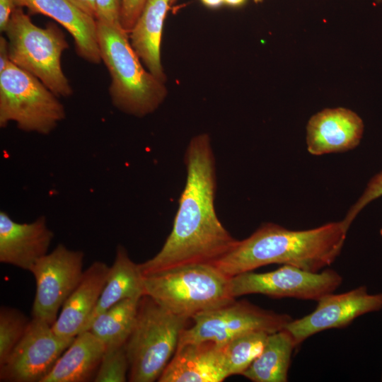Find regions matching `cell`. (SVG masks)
<instances>
[{"mask_svg":"<svg viewBox=\"0 0 382 382\" xmlns=\"http://www.w3.org/2000/svg\"><path fill=\"white\" fill-rule=\"evenodd\" d=\"M184 161L186 180L173 228L161 250L139 264L144 276L187 265H214L238 241L222 225L215 210L216 160L209 134L190 139Z\"/></svg>","mask_w":382,"mask_h":382,"instance_id":"1","label":"cell"},{"mask_svg":"<svg viewBox=\"0 0 382 382\" xmlns=\"http://www.w3.org/2000/svg\"><path fill=\"white\" fill-rule=\"evenodd\" d=\"M348 229L343 221L303 231L265 223L213 265L228 278L274 263L320 272L339 256Z\"/></svg>","mask_w":382,"mask_h":382,"instance_id":"2","label":"cell"},{"mask_svg":"<svg viewBox=\"0 0 382 382\" xmlns=\"http://www.w3.org/2000/svg\"><path fill=\"white\" fill-rule=\"evenodd\" d=\"M97 30L101 59L110 77L112 105L138 117L154 112L167 96L164 83L144 68L120 24L97 21Z\"/></svg>","mask_w":382,"mask_h":382,"instance_id":"3","label":"cell"},{"mask_svg":"<svg viewBox=\"0 0 382 382\" xmlns=\"http://www.w3.org/2000/svg\"><path fill=\"white\" fill-rule=\"evenodd\" d=\"M144 295L187 319L233 300L229 278L214 265L193 264L144 276Z\"/></svg>","mask_w":382,"mask_h":382,"instance_id":"4","label":"cell"},{"mask_svg":"<svg viewBox=\"0 0 382 382\" xmlns=\"http://www.w3.org/2000/svg\"><path fill=\"white\" fill-rule=\"evenodd\" d=\"M4 33L13 64L37 77L58 97L73 94L61 63L69 44L58 25L49 22L39 27L23 8L16 7Z\"/></svg>","mask_w":382,"mask_h":382,"instance_id":"5","label":"cell"},{"mask_svg":"<svg viewBox=\"0 0 382 382\" xmlns=\"http://www.w3.org/2000/svg\"><path fill=\"white\" fill-rule=\"evenodd\" d=\"M188 320L168 311L151 297L141 296L132 332L125 345L129 381L158 379L175 354Z\"/></svg>","mask_w":382,"mask_h":382,"instance_id":"6","label":"cell"},{"mask_svg":"<svg viewBox=\"0 0 382 382\" xmlns=\"http://www.w3.org/2000/svg\"><path fill=\"white\" fill-rule=\"evenodd\" d=\"M59 97L11 62L0 72V127L47 135L66 117Z\"/></svg>","mask_w":382,"mask_h":382,"instance_id":"7","label":"cell"},{"mask_svg":"<svg viewBox=\"0 0 382 382\" xmlns=\"http://www.w3.org/2000/svg\"><path fill=\"white\" fill-rule=\"evenodd\" d=\"M192 319L193 324L183 330L178 347L202 342H213L223 346L231 339L250 331L263 330L272 333L283 330L293 320L287 314L236 300L199 313Z\"/></svg>","mask_w":382,"mask_h":382,"instance_id":"8","label":"cell"},{"mask_svg":"<svg viewBox=\"0 0 382 382\" xmlns=\"http://www.w3.org/2000/svg\"><path fill=\"white\" fill-rule=\"evenodd\" d=\"M342 282V276L333 270L314 272L283 265L267 272L249 271L231 277L229 288L233 298L257 294L274 298L290 297L318 301L335 291Z\"/></svg>","mask_w":382,"mask_h":382,"instance_id":"9","label":"cell"},{"mask_svg":"<svg viewBox=\"0 0 382 382\" xmlns=\"http://www.w3.org/2000/svg\"><path fill=\"white\" fill-rule=\"evenodd\" d=\"M84 253L58 244L50 253L40 258L31 267L36 291L32 318L52 325L59 310L80 282Z\"/></svg>","mask_w":382,"mask_h":382,"instance_id":"10","label":"cell"},{"mask_svg":"<svg viewBox=\"0 0 382 382\" xmlns=\"http://www.w3.org/2000/svg\"><path fill=\"white\" fill-rule=\"evenodd\" d=\"M74 338L60 337L51 325L32 318L23 336L0 366V381L41 382Z\"/></svg>","mask_w":382,"mask_h":382,"instance_id":"11","label":"cell"},{"mask_svg":"<svg viewBox=\"0 0 382 382\" xmlns=\"http://www.w3.org/2000/svg\"><path fill=\"white\" fill-rule=\"evenodd\" d=\"M382 308V293L371 294L366 286L349 291L326 294L318 301L316 309L301 318L292 320L286 329L296 346L319 332L341 328L364 314Z\"/></svg>","mask_w":382,"mask_h":382,"instance_id":"12","label":"cell"},{"mask_svg":"<svg viewBox=\"0 0 382 382\" xmlns=\"http://www.w3.org/2000/svg\"><path fill=\"white\" fill-rule=\"evenodd\" d=\"M54 238L45 216L30 223H18L0 212V262L30 271L48 253Z\"/></svg>","mask_w":382,"mask_h":382,"instance_id":"13","label":"cell"},{"mask_svg":"<svg viewBox=\"0 0 382 382\" xmlns=\"http://www.w3.org/2000/svg\"><path fill=\"white\" fill-rule=\"evenodd\" d=\"M363 132V121L352 110L345 108H326L308 120L307 149L316 156L347 151L359 145Z\"/></svg>","mask_w":382,"mask_h":382,"instance_id":"14","label":"cell"},{"mask_svg":"<svg viewBox=\"0 0 382 382\" xmlns=\"http://www.w3.org/2000/svg\"><path fill=\"white\" fill-rule=\"evenodd\" d=\"M230 376L222 346L213 342L177 347L159 382H221Z\"/></svg>","mask_w":382,"mask_h":382,"instance_id":"15","label":"cell"},{"mask_svg":"<svg viewBox=\"0 0 382 382\" xmlns=\"http://www.w3.org/2000/svg\"><path fill=\"white\" fill-rule=\"evenodd\" d=\"M16 7L26 8L29 15L48 16L72 36L76 54L85 61L102 62L98 40L97 21L69 0H14Z\"/></svg>","mask_w":382,"mask_h":382,"instance_id":"16","label":"cell"},{"mask_svg":"<svg viewBox=\"0 0 382 382\" xmlns=\"http://www.w3.org/2000/svg\"><path fill=\"white\" fill-rule=\"evenodd\" d=\"M109 268L106 263L98 260L84 271L52 325L57 335L72 338L84 331L104 288Z\"/></svg>","mask_w":382,"mask_h":382,"instance_id":"17","label":"cell"},{"mask_svg":"<svg viewBox=\"0 0 382 382\" xmlns=\"http://www.w3.org/2000/svg\"><path fill=\"white\" fill-rule=\"evenodd\" d=\"M170 0H148L129 34L131 45L147 70L165 82L161 61L163 22Z\"/></svg>","mask_w":382,"mask_h":382,"instance_id":"18","label":"cell"},{"mask_svg":"<svg viewBox=\"0 0 382 382\" xmlns=\"http://www.w3.org/2000/svg\"><path fill=\"white\" fill-rule=\"evenodd\" d=\"M91 331L77 335L41 382H84L96 374L105 351Z\"/></svg>","mask_w":382,"mask_h":382,"instance_id":"19","label":"cell"},{"mask_svg":"<svg viewBox=\"0 0 382 382\" xmlns=\"http://www.w3.org/2000/svg\"><path fill=\"white\" fill-rule=\"evenodd\" d=\"M144 295V275L139 264L134 262L127 250L119 245L104 288L84 331L88 330L96 316L112 305L127 299L141 298Z\"/></svg>","mask_w":382,"mask_h":382,"instance_id":"20","label":"cell"},{"mask_svg":"<svg viewBox=\"0 0 382 382\" xmlns=\"http://www.w3.org/2000/svg\"><path fill=\"white\" fill-rule=\"evenodd\" d=\"M295 347L291 335L286 329L269 334L262 352L242 375L254 382L287 381Z\"/></svg>","mask_w":382,"mask_h":382,"instance_id":"21","label":"cell"},{"mask_svg":"<svg viewBox=\"0 0 382 382\" xmlns=\"http://www.w3.org/2000/svg\"><path fill=\"white\" fill-rule=\"evenodd\" d=\"M141 298L127 299L112 305L93 319L88 330L106 349L125 345L132 332Z\"/></svg>","mask_w":382,"mask_h":382,"instance_id":"22","label":"cell"},{"mask_svg":"<svg viewBox=\"0 0 382 382\" xmlns=\"http://www.w3.org/2000/svg\"><path fill=\"white\" fill-rule=\"evenodd\" d=\"M269 334L263 330L250 331L222 346L229 376L243 374L262 352Z\"/></svg>","mask_w":382,"mask_h":382,"instance_id":"23","label":"cell"},{"mask_svg":"<svg viewBox=\"0 0 382 382\" xmlns=\"http://www.w3.org/2000/svg\"><path fill=\"white\" fill-rule=\"evenodd\" d=\"M30 320L16 308L0 309V366L9 357L23 336Z\"/></svg>","mask_w":382,"mask_h":382,"instance_id":"24","label":"cell"},{"mask_svg":"<svg viewBox=\"0 0 382 382\" xmlns=\"http://www.w3.org/2000/svg\"><path fill=\"white\" fill-rule=\"evenodd\" d=\"M129 362L125 345L105 349L95 374V382H125L127 381Z\"/></svg>","mask_w":382,"mask_h":382,"instance_id":"25","label":"cell"},{"mask_svg":"<svg viewBox=\"0 0 382 382\" xmlns=\"http://www.w3.org/2000/svg\"><path fill=\"white\" fill-rule=\"evenodd\" d=\"M382 196V172L374 176L369 182L363 194L351 207L346 216L342 220L349 228L352 222L360 212L371 201Z\"/></svg>","mask_w":382,"mask_h":382,"instance_id":"26","label":"cell"},{"mask_svg":"<svg viewBox=\"0 0 382 382\" xmlns=\"http://www.w3.org/2000/svg\"><path fill=\"white\" fill-rule=\"evenodd\" d=\"M148 0H121L120 25L129 34Z\"/></svg>","mask_w":382,"mask_h":382,"instance_id":"27","label":"cell"},{"mask_svg":"<svg viewBox=\"0 0 382 382\" xmlns=\"http://www.w3.org/2000/svg\"><path fill=\"white\" fill-rule=\"evenodd\" d=\"M96 21L120 24L121 0H96Z\"/></svg>","mask_w":382,"mask_h":382,"instance_id":"28","label":"cell"},{"mask_svg":"<svg viewBox=\"0 0 382 382\" xmlns=\"http://www.w3.org/2000/svg\"><path fill=\"white\" fill-rule=\"evenodd\" d=\"M16 8L14 0H0V31L5 32L12 13Z\"/></svg>","mask_w":382,"mask_h":382,"instance_id":"29","label":"cell"},{"mask_svg":"<svg viewBox=\"0 0 382 382\" xmlns=\"http://www.w3.org/2000/svg\"><path fill=\"white\" fill-rule=\"evenodd\" d=\"M74 6L87 15L96 20L97 10L96 0H69Z\"/></svg>","mask_w":382,"mask_h":382,"instance_id":"30","label":"cell"},{"mask_svg":"<svg viewBox=\"0 0 382 382\" xmlns=\"http://www.w3.org/2000/svg\"><path fill=\"white\" fill-rule=\"evenodd\" d=\"M9 50L8 40L5 36L0 37V72L9 64Z\"/></svg>","mask_w":382,"mask_h":382,"instance_id":"31","label":"cell"},{"mask_svg":"<svg viewBox=\"0 0 382 382\" xmlns=\"http://www.w3.org/2000/svg\"><path fill=\"white\" fill-rule=\"evenodd\" d=\"M201 1L204 5L211 8H219L224 4V0H201Z\"/></svg>","mask_w":382,"mask_h":382,"instance_id":"32","label":"cell"},{"mask_svg":"<svg viewBox=\"0 0 382 382\" xmlns=\"http://www.w3.org/2000/svg\"><path fill=\"white\" fill-rule=\"evenodd\" d=\"M246 0H224V4L232 7L242 6Z\"/></svg>","mask_w":382,"mask_h":382,"instance_id":"33","label":"cell"},{"mask_svg":"<svg viewBox=\"0 0 382 382\" xmlns=\"http://www.w3.org/2000/svg\"><path fill=\"white\" fill-rule=\"evenodd\" d=\"M374 1L377 4H381L382 3V0H374Z\"/></svg>","mask_w":382,"mask_h":382,"instance_id":"34","label":"cell"},{"mask_svg":"<svg viewBox=\"0 0 382 382\" xmlns=\"http://www.w3.org/2000/svg\"><path fill=\"white\" fill-rule=\"evenodd\" d=\"M256 3L262 2L263 0H253Z\"/></svg>","mask_w":382,"mask_h":382,"instance_id":"35","label":"cell"},{"mask_svg":"<svg viewBox=\"0 0 382 382\" xmlns=\"http://www.w3.org/2000/svg\"><path fill=\"white\" fill-rule=\"evenodd\" d=\"M176 0H170V3L175 1Z\"/></svg>","mask_w":382,"mask_h":382,"instance_id":"36","label":"cell"},{"mask_svg":"<svg viewBox=\"0 0 382 382\" xmlns=\"http://www.w3.org/2000/svg\"><path fill=\"white\" fill-rule=\"evenodd\" d=\"M380 233H381V235L382 236V228H381V231H380Z\"/></svg>","mask_w":382,"mask_h":382,"instance_id":"37","label":"cell"},{"mask_svg":"<svg viewBox=\"0 0 382 382\" xmlns=\"http://www.w3.org/2000/svg\"><path fill=\"white\" fill-rule=\"evenodd\" d=\"M381 381H382V378H381Z\"/></svg>","mask_w":382,"mask_h":382,"instance_id":"38","label":"cell"}]
</instances>
